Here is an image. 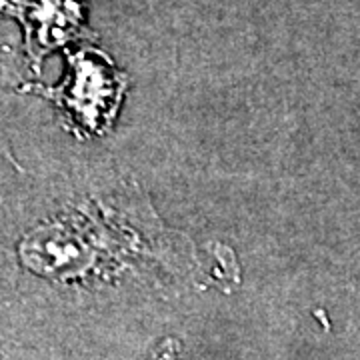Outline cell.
<instances>
[{"mask_svg": "<svg viewBox=\"0 0 360 360\" xmlns=\"http://www.w3.org/2000/svg\"><path fill=\"white\" fill-rule=\"evenodd\" d=\"M20 90L56 104L75 134H101L115 120L127 78L106 54L84 46L68 54V75L60 84H28Z\"/></svg>", "mask_w": 360, "mask_h": 360, "instance_id": "obj_1", "label": "cell"}, {"mask_svg": "<svg viewBox=\"0 0 360 360\" xmlns=\"http://www.w3.org/2000/svg\"><path fill=\"white\" fill-rule=\"evenodd\" d=\"M0 18L20 25L25 54L37 75L49 54L89 34L86 0H0Z\"/></svg>", "mask_w": 360, "mask_h": 360, "instance_id": "obj_2", "label": "cell"}, {"mask_svg": "<svg viewBox=\"0 0 360 360\" xmlns=\"http://www.w3.org/2000/svg\"><path fill=\"white\" fill-rule=\"evenodd\" d=\"M0 158L13 160L11 146H8V141H6V132H4V98H2V86H0Z\"/></svg>", "mask_w": 360, "mask_h": 360, "instance_id": "obj_3", "label": "cell"}, {"mask_svg": "<svg viewBox=\"0 0 360 360\" xmlns=\"http://www.w3.org/2000/svg\"><path fill=\"white\" fill-rule=\"evenodd\" d=\"M156 360H186V359H182L179 345H176L174 340H165V342H162V347L158 348V352H156Z\"/></svg>", "mask_w": 360, "mask_h": 360, "instance_id": "obj_4", "label": "cell"}, {"mask_svg": "<svg viewBox=\"0 0 360 360\" xmlns=\"http://www.w3.org/2000/svg\"><path fill=\"white\" fill-rule=\"evenodd\" d=\"M0 360H11V359H8V354H6V352L2 350V347H0Z\"/></svg>", "mask_w": 360, "mask_h": 360, "instance_id": "obj_5", "label": "cell"}]
</instances>
